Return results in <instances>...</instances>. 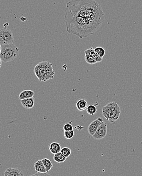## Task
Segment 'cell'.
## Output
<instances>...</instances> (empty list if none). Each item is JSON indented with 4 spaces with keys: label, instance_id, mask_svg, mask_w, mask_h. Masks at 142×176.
<instances>
[{
    "label": "cell",
    "instance_id": "obj_5",
    "mask_svg": "<svg viewBox=\"0 0 142 176\" xmlns=\"http://www.w3.org/2000/svg\"><path fill=\"white\" fill-rule=\"evenodd\" d=\"M14 41V35L10 29H0V45L9 44Z\"/></svg>",
    "mask_w": 142,
    "mask_h": 176
},
{
    "label": "cell",
    "instance_id": "obj_15",
    "mask_svg": "<svg viewBox=\"0 0 142 176\" xmlns=\"http://www.w3.org/2000/svg\"><path fill=\"white\" fill-rule=\"evenodd\" d=\"M54 155L53 159L55 162L57 163H62L66 160L67 158L64 156L61 152L55 154Z\"/></svg>",
    "mask_w": 142,
    "mask_h": 176
},
{
    "label": "cell",
    "instance_id": "obj_16",
    "mask_svg": "<svg viewBox=\"0 0 142 176\" xmlns=\"http://www.w3.org/2000/svg\"><path fill=\"white\" fill-rule=\"evenodd\" d=\"M42 162H43L44 165L46 170H47V172H49V170H50L52 168L53 166V165L52 164V162L50 159H48V158H43L42 159Z\"/></svg>",
    "mask_w": 142,
    "mask_h": 176
},
{
    "label": "cell",
    "instance_id": "obj_22",
    "mask_svg": "<svg viewBox=\"0 0 142 176\" xmlns=\"http://www.w3.org/2000/svg\"><path fill=\"white\" fill-rule=\"evenodd\" d=\"M63 129L64 131L73 130V126L71 123H67L63 126Z\"/></svg>",
    "mask_w": 142,
    "mask_h": 176
},
{
    "label": "cell",
    "instance_id": "obj_17",
    "mask_svg": "<svg viewBox=\"0 0 142 176\" xmlns=\"http://www.w3.org/2000/svg\"><path fill=\"white\" fill-rule=\"evenodd\" d=\"M85 59L87 63L90 64H94L97 63L93 56L86 53H85Z\"/></svg>",
    "mask_w": 142,
    "mask_h": 176
},
{
    "label": "cell",
    "instance_id": "obj_25",
    "mask_svg": "<svg viewBox=\"0 0 142 176\" xmlns=\"http://www.w3.org/2000/svg\"><path fill=\"white\" fill-rule=\"evenodd\" d=\"M1 48H2V46L0 45V53H1Z\"/></svg>",
    "mask_w": 142,
    "mask_h": 176
},
{
    "label": "cell",
    "instance_id": "obj_13",
    "mask_svg": "<svg viewBox=\"0 0 142 176\" xmlns=\"http://www.w3.org/2000/svg\"><path fill=\"white\" fill-rule=\"evenodd\" d=\"M85 53H86V54H88V55L93 56L95 59V60H96L97 63L102 62V60H103V58L100 57V56H98V55H97L96 53L95 52L94 49L93 47H90V48L88 49L85 50Z\"/></svg>",
    "mask_w": 142,
    "mask_h": 176
},
{
    "label": "cell",
    "instance_id": "obj_1",
    "mask_svg": "<svg viewBox=\"0 0 142 176\" xmlns=\"http://www.w3.org/2000/svg\"><path fill=\"white\" fill-rule=\"evenodd\" d=\"M105 18L101 6L95 0H71L66 4L64 15L66 30L80 39L94 34Z\"/></svg>",
    "mask_w": 142,
    "mask_h": 176
},
{
    "label": "cell",
    "instance_id": "obj_24",
    "mask_svg": "<svg viewBox=\"0 0 142 176\" xmlns=\"http://www.w3.org/2000/svg\"><path fill=\"white\" fill-rule=\"evenodd\" d=\"M2 61V60L1 59V58H0V69H1V68Z\"/></svg>",
    "mask_w": 142,
    "mask_h": 176
},
{
    "label": "cell",
    "instance_id": "obj_7",
    "mask_svg": "<svg viewBox=\"0 0 142 176\" xmlns=\"http://www.w3.org/2000/svg\"><path fill=\"white\" fill-rule=\"evenodd\" d=\"M104 121L102 118H98L97 119L92 122L90 124L88 128V131L89 134L93 136L97 130L98 129L99 126Z\"/></svg>",
    "mask_w": 142,
    "mask_h": 176
},
{
    "label": "cell",
    "instance_id": "obj_8",
    "mask_svg": "<svg viewBox=\"0 0 142 176\" xmlns=\"http://www.w3.org/2000/svg\"><path fill=\"white\" fill-rule=\"evenodd\" d=\"M4 175L5 176H24V174L20 169L9 168L5 171Z\"/></svg>",
    "mask_w": 142,
    "mask_h": 176
},
{
    "label": "cell",
    "instance_id": "obj_19",
    "mask_svg": "<svg viewBox=\"0 0 142 176\" xmlns=\"http://www.w3.org/2000/svg\"><path fill=\"white\" fill-rule=\"evenodd\" d=\"M97 112V108L94 105H89L86 108V112L90 115H93Z\"/></svg>",
    "mask_w": 142,
    "mask_h": 176
},
{
    "label": "cell",
    "instance_id": "obj_9",
    "mask_svg": "<svg viewBox=\"0 0 142 176\" xmlns=\"http://www.w3.org/2000/svg\"><path fill=\"white\" fill-rule=\"evenodd\" d=\"M21 103L23 107L25 109H32L34 107L35 104V99L33 97L21 100Z\"/></svg>",
    "mask_w": 142,
    "mask_h": 176
},
{
    "label": "cell",
    "instance_id": "obj_20",
    "mask_svg": "<svg viewBox=\"0 0 142 176\" xmlns=\"http://www.w3.org/2000/svg\"><path fill=\"white\" fill-rule=\"evenodd\" d=\"M61 152L62 153V154L64 156H65L66 158H69L71 154V149L68 147H63L61 150Z\"/></svg>",
    "mask_w": 142,
    "mask_h": 176
},
{
    "label": "cell",
    "instance_id": "obj_21",
    "mask_svg": "<svg viewBox=\"0 0 142 176\" xmlns=\"http://www.w3.org/2000/svg\"><path fill=\"white\" fill-rule=\"evenodd\" d=\"M74 135H75V132L73 130L64 131V137L67 140L72 139L74 136Z\"/></svg>",
    "mask_w": 142,
    "mask_h": 176
},
{
    "label": "cell",
    "instance_id": "obj_3",
    "mask_svg": "<svg viewBox=\"0 0 142 176\" xmlns=\"http://www.w3.org/2000/svg\"><path fill=\"white\" fill-rule=\"evenodd\" d=\"M121 113V108L115 102H110L102 108V115L111 123L119 119Z\"/></svg>",
    "mask_w": 142,
    "mask_h": 176
},
{
    "label": "cell",
    "instance_id": "obj_18",
    "mask_svg": "<svg viewBox=\"0 0 142 176\" xmlns=\"http://www.w3.org/2000/svg\"><path fill=\"white\" fill-rule=\"evenodd\" d=\"M97 55L100 57H102L103 59V57L105 55V50L103 48L101 47H96L94 49Z\"/></svg>",
    "mask_w": 142,
    "mask_h": 176
},
{
    "label": "cell",
    "instance_id": "obj_6",
    "mask_svg": "<svg viewBox=\"0 0 142 176\" xmlns=\"http://www.w3.org/2000/svg\"><path fill=\"white\" fill-rule=\"evenodd\" d=\"M107 133V126L106 123L103 122L99 126L95 134L94 135V139L95 140H101L106 136Z\"/></svg>",
    "mask_w": 142,
    "mask_h": 176
},
{
    "label": "cell",
    "instance_id": "obj_2",
    "mask_svg": "<svg viewBox=\"0 0 142 176\" xmlns=\"http://www.w3.org/2000/svg\"><path fill=\"white\" fill-rule=\"evenodd\" d=\"M33 71L36 77L40 82H46L53 79L55 74L52 63L44 60L37 63L35 66Z\"/></svg>",
    "mask_w": 142,
    "mask_h": 176
},
{
    "label": "cell",
    "instance_id": "obj_12",
    "mask_svg": "<svg viewBox=\"0 0 142 176\" xmlns=\"http://www.w3.org/2000/svg\"><path fill=\"white\" fill-rule=\"evenodd\" d=\"M49 150L51 153L55 154L56 153L60 152L61 148V145L57 142H53L51 143L49 145Z\"/></svg>",
    "mask_w": 142,
    "mask_h": 176
},
{
    "label": "cell",
    "instance_id": "obj_11",
    "mask_svg": "<svg viewBox=\"0 0 142 176\" xmlns=\"http://www.w3.org/2000/svg\"><path fill=\"white\" fill-rule=\"evenodd\" d=\"M34 166H35V170L36 172H40L43 173L48 172L42 160L36 161L35 163Z\"/></svg>",
    "mask_w": 142,
    "mask_h": 176
},
{
    "label": "cell",
    "instance_id": "obj_10",
    "mask_svg": "<svg viewBox=\"0 0 142 176\" xmlns=\"http://www.w3.org/2000/svg\"><path fill=\"white\" fill-rule=\"evenodd\" d=\"M35 92L31 90H24L22 91L19 95V99L20 100L33 97Z\"/></svg>",
    "mask_w": 142,
    "mask_h": 176
},
{
    "label": "cell",
    "instance_id": "obj_4",
    "mask_svg": "<svg viewBox=\"0 0 142 176\" xmlns=\"http://www.w3.org/2000/svg\"><path fill=\"white\" fill-rule=\"evenodd\" d=\"M1 46L0 58L2 62L9 63L14 60L17 57L19 49L13 43Z\"/></svg>",
    "mask_w": 142,
    "mask_h": 176
},
{
    "label": "cell",
    "instance_id": "obj_14",
    "mask_svg": "<svg viewBox=\"0 0 142 176\" xmlns=\"http://www.w3.org/2000/svg\"><path fill=\"white\" fill-rule=\"evenodd\" d=\"M88 107V103L85 100H79L76 103V108L79 111L85 110Z\"/></svg>",
    "mask_w": 142,
    "mask_h": 176
},
{
    "label": "cell",
    "instance_id": "obj_23",
    "mask_svg": "<svg viewBox=\"0 0 142 176\" xmlns=\"http://www.w3.org/2000/svg\"><path fill=\"white\" fill-rule=\"evenodd\" d=\"M49 174L47 173H40V172H36V173L35 174H33V175H32V176H49Z\"/></svg>",
    "mask_w": 142,
    "mask_h": 176
}]
</instances>
